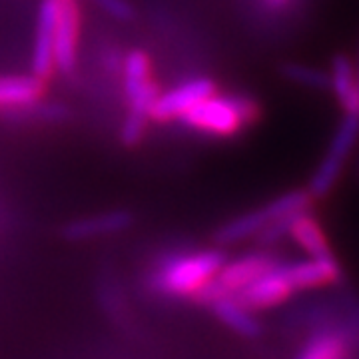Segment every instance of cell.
Masks as SVG:
<instances>
[{
	"mask_svg": "<svg viewBox=\"0 0 359 359\" xmlns=\"http://www.w3.org/2000/svg\"><path fill=\"white\" fill-rule=\"evenodd\" d=\"M46 90V80L36 74L0 78V108L22 106L42 98Z\"/></svg>",
	"mask_w": 359,
	"mask_h": 359,
	"instance_id": "cell-15",
	"label": "cell"
},
{
	"mask_svg": "<svg viewBox=\"0 0 359 359\" xmlns=\"http://www.w3.org/2000/svg\"><path fill=\"white\" fill-rule=\"evenodd\" d=\"M90 2L98 4L104 13L110 14L116 20H122V22H130L136 16V11L128 0H90Z\"/></svg>",
	"mask_w": 359,
	"mask_h": 359,
	"instance_id": "cell-21",
	"label": "cell"
},
{
	"mask_svg": "<svg viewBox=\"0 0 359 359\" xmlns=\"http://www.w3.org/2000/svg\"><path fill=\"white\" fill-rule=\"evenodd\" d=\"M264 4L271 8V11H278V13H283V11H287L292 4H294V0H264Z\"/></svg>",
	"mask_w": 359,
	"mask_h": 359,
	"instance_id": "cell-22",
	"label": "cell"
},
{
	"mask_svg": "<svg viewBox=\"0 0 359 359\" xmlns=\"http://www.w3.org/2000/svg\"><path fill=\"white\" fill-rule=\"evenodd\" d=\"M158 94H160L158 84L154 80H150L138 92L128 96V116H126V120H124V124L120 128V142L126 148L138 146L142 138H144V132H146V126H148L150 112H152V106H154Z\"/></svg>",
	"mask_w": 359,
	"mask_h": 359,
	"instance_id": "cell-11",
	"label": "cell"
},
{
	"mask_svg": "<svg viewBox=\"0 0 359 359\" xmlns=\"http://www.w3.org/2000/svg\"><path fill=\"white\" fill-rule=\"evenodd\" d=\"M150 58L144 50H132L126 56V62H124V90H126V96H132L134 92L150 82Z\"/></svg>",
	"mask_w": 359,
	"mask_h": 359,
	"instance_id": "cell-19",
	"label": "cell"
},
{
	"mask_svg": "<svg viewBox=\"0 0 359 359\" xmlns=\"http://www.w3.org/2000/svg\"><path fill=\"white\" fill-rule=\"evenodd\" d=\"M285 233H290L294 238L295 244L299 245L308 256H327V254H332L325 233L318 224V219L309 214V210L295 214L294 218L287 222Z\"/></svg>",
	"mask_w": 359,
	"mask_h": 359,
	"instance_id": "cell-14",
	"label": "cell"
},
{
	"mask_svg": "<svg viewBox=\"0 0 359 359\" xmlns=\"http://www.w3.org/2000/svg\"><path fill=\"white\" fill-rule=\"evenodd\" d=\"M276 266H278V259L269 254H262V252L248 254V256L238 257L233 262H226L218 271V276L198 297V302L212 304L222 295H236Z\"/></svg>",
	"mask_w": 359,
	"mask_h": 359,
	"instance_id": "cell-5",
	"label": "cell"
},
{
	"mask_svg": "<svg viewBox=\"0 0 359 359\" xmlns=\"http://www.w3.org/2000/svg\"><path fill=\"white\" fill-rule=\"evenodd\" d=\"M0 114L6 120H18V122H44V124H60L68 120L70 110L60 102H34L22 104V106H11V108H0Z\"/></svg>",
	"mask_w": 359,
	"mask_h": 359,
	"instance_id": "cell-17",
	"label": "cell"
},
{
	"mask_svg": "<svg viewBox=\"0 0 359 359\" xmlns=\"http://www.w3.org/2000/svg\"><path fill=\"white\" fill-rule=\"evenodd\" d=\"M257 116H259V108L252 98L212 94L202 102L192 106L180 120L186 126H192L200 132L228 138L252 126Z\"/></svg>",
	"mask_w": 359,
	"mask_h": 359,
	"instance_id": "cell-2",
	"label": "cell"
},
{
	"mask_svg": "<svg viewBox=\"0 0 359 359\" xmlns=\"http://www.w3.org/2000/svg\"><path fill=\"white\" fill-rule=\"evenodd\" d=\"M58 0H42L36 18V36L32 50V74L50 76L54 70V28H56Z\"/></svg>",
	"mask_w": 359,
	"mask_h": 359,
	"instance_id": "cell-10",
	"label": "cell"
},
{
	"mask_svg": "<svg viewBox=\"0 0 359 359\" xmlns=\"http://www.w3.org/2000/svg\"><path fill=\"white\" fill-rule=\"evenodd\" d=\"M134 226V214L128 210H110L90 218H78L65 224L62 238L68 242H90L122 233Z\"/></svg>",
	"mask_w": 359,
	"mask_h": 359,
	"instance_id": "cell-9",
	"label": "cell"
},
{
	"mask_svg": "<svg viewBox=\"0 0 359 359\" xmlns=\"http://www.w3.org/2000/svg\"><path fill=\"white\" fill-rule=\"evenodd\" d=\"M359 138V116L344 114V120L339 124V128L335 132L334 140L327 148V154L321 160L320 168L316 170L313 178L309 182V194L321 200L327 194L334 190V186L337 184V180L341 176L346 162L355 142Z\"/></svg>",
	"mask_w": 359,
	"mask_h": 359,
	"instance_id": "cell-4",
	"label": "cell"
},
{
	"mask_svg": "<svg viewBox=\"0 0 359 359\" xmlns=\"http://www.w3.org/2000/svg\"><path fill=\"white\" fill-rule=\"evenodd\" d=\"M287 276L295 290H313L332 285L341 278V268L332 254L327 256H309L306 262L285 266Z\"/></svg>",
	"mask_w": 359,
	"mask_h": 359,
	"instance_id": "cell-12",
	"label": "cell"
},
{
	"mask_svg": "<svg viewBox=\"0 0 359 359\" xmlns=\"http://www.w3.org/2000/svg\"><path fill=\"white\" fill-rule=\"evenodd\" d=\"M295 287L285 266H276L268 273H264L262 278H257L256 282L250 283L242 292H238L236 297L245 304L252 311H262V309L276 308L283 304L285 299H290V295L294 294Z\"/></svg>",
	"mask_w": 359,
	"mask_h": 359,
	"instance_id": "cell-8",
	"label": "cell"
},
{
	"mask_svg": "<svg viewBox=\"0 0 359 359\" xmlns=\"http://www.w3.org/2000/svg\"><path fill=\"white\" fill-rule=\"evenodd\" d=\"M216 94V84L210 78H192L176 88L168 90L166 94H158L150 120L156 122H170L186 114L192 106L202 102L204 98Z\"/></svg>",
	"mask_w": 359,
	"mask_h": 359,
	"instance_id": "cell-6",
	"label": "cell"
},
{
	"mask_svg": "<svg viewBox=\"0 0 359 359\" xmlns=\"http://www.w3.org/2000/svg\"><path fill=\"white\" fill-rule=\"evenodd\" d=\"M80 13L76 0H58L54 28V68L62 74H72L78 60Z\"/></svg>",
	"mask_w": 359,
	"mask_h": 359,
	"instance_id": "cell-7",
	"label": "cell"
},
{
	"mask_svg": "<svg viewBox=\"0 0 359 359\" xmlns=\"http://www.w3.org/2000/svg\"><path fill=\"white\" fill-rule=\"evenodd\" d=\"M313 196L309 190H292V192L283 194L280 198L271 200L269 204L262 205L257 210H252L240 218H233L226 222L214 236L218 245H231L238 242L250 240L254 236H259L262 231H266L269 226L278 224L285 218H292L299 212H306L311 208Z\"/></svg>",
	"mask_w": 359,
	"mask_h": 359,
	"instance_id": "cell-3",
	"label": "cell"
},
{
	"mask_svg": "<svg viewBox=\"0 0 359 359\" xmlns=\"http://www.w3.org/2000/svg\"><path fill=\"white\" fill-rule=\"evenodd\" d=\"M219 321H224L230 330L240 335H256L257 321L254 311L242 304L236 295H222L210 304Z\"/></svg>",
	"mask_w": 359,
	"mask_h": 359,
	"instance_id": "cell-16",
	"label": "cell"
},
{
	"mask_svg": "<svg viewBox=\"0 0 359 359\" xmlns=\"http://www.w3.org/2000/svg\"><path fill=\"white\" fill-rule=\"evenodd\" d=\"M283 76L290 78L292 82L299 86H308L316 90H327L330 88V76L327 72L311 68L306 65H285L283 66Z\"/></svg>",
	"mask_w": 359,
	"mask_h": 359,
	"instance_id": "cell-20",
	"label": "cell"
},
{
	"mask_svg": "<svg viewBox=\"0 0 359 359\" xmlns=\"http://www.w3.org/2000/svg\"><path fill=\"white\" fill-rule=\"evenodd\" d=\"M330 76V90L334 92L337 102L341 104L344 114L359 116V84L355 65L347 54H337L332 60Z\"/></svg>",
	"mask_w": 359,
	"mask_h": 359,
	"instance_id": "cell-13",
	"label": "cell"
},
{
	"mask_svg": "<svg viewBox=\"0 0 359 359\" xmlns=\"http://www.w3.org/2000/svg\"><path fill=\"white\" fill-rule=\"evenodd\" d=\"M226 257L219 250L184 252L162 257L150 271L148 283L156 294L176 299H196L218 276Z\"/></svg>",
	"mask_w": 359,
	"mask_h": 359,
	"instance_id": "cell-1",
	"label": "cell"
},
{
	"mask_svg": "<svg viewBox=\"0 0 359 359\" xmlns=\"http://www.w3.org/2000/svg\"><path fill=\"white\" fill-rule=\"evenodd\" d=\"M349 346L339 334H320L309 341L297 359H347Z\"/></svg>",
	"mask_w": 359,
	"mask_h": 359,
	"instance_id": "cell-18",
	"label": "cell"
},
{
	"mask_svg": "<svg viewBox=\"0 0 359 359\" xmlns=\"http://www.w3.org/2000/svg\"><path fill=\"white\" fill-rule=\"evenodd\" d=\"M355 70H358V84H359V60H358V65H355Z\"/></svg>",
	"mask_w": 359,
	"mask_h": 359,
	"instance_id": "cell-23",
	"label": "cell"
}]
</instances>
